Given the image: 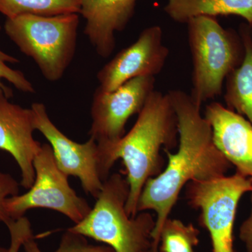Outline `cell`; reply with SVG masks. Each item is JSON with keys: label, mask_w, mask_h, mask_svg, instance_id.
I'll list each match as a JSON object with an SVG mask.
<instances>
[{"label": "cell", "mask_w": 252, "mask_h": 252, "mask_svg": "<svg viewBox=\"0 0 252 252\" xmlns=\"http://www.w3.org/2000/svg\"><path fill=\"white\" fill-rule=\"evenodd\" d=\"M215 145L236 172L252 180V124L219 102L205 107Z\"/></svg>", "instance_id": "obj_12"}, {"label": "cell", "mask_w": 252, "mask_h": 252, "mask_svg": "<svg viewBox=\"0 0 252 252\" xmlns=\"http://www.w3.org/2000/svg\"><path fill=\"white\" fill-rule=\"evenodd\" d=\"M31 109L34 129L49 141L60 170L68 177H77L84 191L97 198L109 177L104 170L97 142L92 137L85 143L69 139L51 122L44 104L36 102Z\"/></svg>", "instance_id": "obj_8"}, {"label": "cell", "mask_w": 252, "mask_h": 252, "mask_svg": "<svg viewBox=\"0 0 252 252\" xmlns=\"http://www.w3.org/2000/svg\"><path fill=\"white\" fill-rule=\"evenodd\" d=\"M245 49L243 62L226 77L224 99L226 107L248 118L252 124V32L241 28Z\"/></svg>", "instance_id": "obj_15"}, {"label": "cell", "mask_w": 252, "mask_h": 252, "mask_svg": "<svg viewBox=\"0 0 252 252\" xmlns=\"http://www.w3.org/2000/svg\"><path fill=\"white\" fill-rule=\"evenodd\" d=\"M138 0H82L80 14L85 18L84 34L100 57L115 49V33L125 29Z\"/></svg>", "instance_id": "obj_13"}, {"label": "cell", "mask_w": 252, "mask_h": 252, "mask_svg": "<svg viewBox=\"0 0 252 252\" xmlns=\"http://www.w3.org/2000/svg\"><path fill=\"white\" fill-rule=\"evenodd\" d=\"M251 212L250 216L242 223L240 228V240L245 245L247 252H252V193L251 195Z\"/></svg>", "instance_id": "obj_22"}, {"label": "cell", "mask_w": 252, "mask_h": 252, "mask_svg": "<svg viewBox=\"0 0 252 252\" xmlns=\"http://www.w3.org/2000/svg\"><path fill=\"white\" fill-rule=\"evenodd\" d=\"M168 56V48L162 42V28H145L133 44L119 51L99 71V88L112 91L135 78L155 77L163 69Z\"/></svg>", "instance_id": "obj_10"}, {"label": "cell", "mask_w": 252, "mask_h": 252, "mask_svg": "<svg viewBox=\"0 0 252 252\" xmlns=\"http://www.w3.org/2000/svg\"><path fill=\"white\" fill-rule=\"evenodd\" d=\"M12 93L6 86L0 87V150L14 158L21 170V185L29 189L34 183V159L41 147L34 140L35 130L31 109L9 100Z\"/></svg>", "instance_id": "obj_11"}, {"label": "cell", "mask_w": 252, "mask_h": 252, "mask_svg": "<svg viewBox=\"0 0 252 252\" xmlns=\"http://www.w3.org/2000/svg\"><path fill=\"white\" fill-rule=\"evenodd\" d=\"M82 0H0V13L12 18L22 14L54 16L80 14Z\"/></svg>", "instance_id": "obj_16"}, {"label": "cell", "mask_w": 252, "mask_h": 252, "mask_svg": "<svg viewBox=\"0 0 252 252\" xmlns=\"http://www.w3.org/2000/svg\"><path fill=\"white\" fill-rule=\"evenodd\" d=\"M128 195V183L122 174L109 175L89 215L68 229L104 243L115 252H159L152 239L156 220L145 211L129 216L126 210Z\"/></svg>", "instance_id": "obj_3"}, {"label": "cell", "mask_w": 252, "mask_h": 252, "mask_svg": "<svg viewBox=\"0 0 252 252\" xmlns=\"http://www.w3.org/2000/svg\"><path fill=\"white\" fill-rule=\"evenodd\" d=\"M252 193V180L238 172L186 185V198L200 211L199 223L211 238L212 252H234L233 228L240 199Z\"/></svg>", "instance_id": "obj_6"}, {"label": "cell", "mask_w": 252, "mask_h": 252, "mask_svg": "<svg viewBox=\"0 0 252 252\" xmlns=\"http://www.w3.org/2000/svg\"><path fill=\"white\" fill-rule=\"evenodd\" d=\"M164 11L173 21L188 23L200 16H240L252 26V0H167Z\"/></svg>", "instance_id": "obj_14"}, {"label": "cell", "mask_w": 252, "mask_h": 252, "mask_svg": "<svg viewBox=\"0 0 252 252\" xmlns=\"http://www.w3.org/2000/svg\"><path fill=\"white\" fill-rule=\"evenodd\" d=\"M178 126L175 109L168 94L154 91L138 114L135 125L120 140L99 145L102 164L107 174L122 159L126 169L129 195L126 210L130 217L138 214L137 204L147 181L164 170L160 150L178 146Z\"/></svg>", "instance_id": "obj_2"}, {"label": "cell", "mask_w": 252, "mask_h": 252, "mask_svg": "<svg viewBox=\"0 0 252 252\" xmlns=\"http://www.w3.org/2000/svg\"><path fill=\"white\" fill-rule=\"evenodd\" d=\"M35 179L26 193L6 199L5 210L11 220L24 217L32 209L54 210L74 224L84 220L91 207L69 185L68 176L60 170L49 144H41L34 159Z\"/></svg>", "instance_id": "obj_7"}, {"label": "cell", "mask_w": 252, "mask_h": 252, "mask_svg": "<svg viewBox=\"0 0 252 252\" xmlns=\"http://www.w3.org/2000/svg\"><path fill=\"white\" fill-rule=\"evenodd\" d=\"M193 61L190 97L201 107L222 94L223 81L240 66L245 56L243 41L225 30L215 17L200 16L188 23Z\"/></svg>", "instance_id": "obj_5"}, {"label": "cell", "mask_w": 252, "mask_h": 252, "mask_svg": "<svg viewBox=\"0 0 252 252\" xmlns=\"http://www.w3.org/2000/svg\"><path fill=\"white\" fill-rule=\"evenodd\" d=\"M199 233L191 223L187 225L182 220L167 218L159 236L160 252H195Z\"/></svg>", "instance_id": "obj_17"}, {"label": "cell", "mask_w": 252, "mask_h": 252, "mask_svg": "<svg viewBox=\"0 0 252 252\" xmlns=\"http://www.w3.org/2000/svg\"><path fill=\"white\" fill-rule=\"evenodd\" d=\"M26 252H43L34 240V235L23 243ZM54 252H115L107 245H94L89 244L84 235L67 229L61 238L57 250Z\"/></svg>", "instance_id": "obj_18"}, {"label": "cell", "mask_w": 252, "mask_h": 252, "mask_svg": "<svg viewBox=\"0 0 252 252\" xmlns=\"http://www.w3.org/2000/svg\"><path fill=\"white\" fill-rule=\"evenodd\" d=\"M1 29L0 26V31ZM17 63H19V60L0 50V87L5 86L1 81V79H5L12 84L18 90L30 94L34 93L32 84L28 80L24 74L21 71L9 67L7 64V63L14 64Z\"/></svg>", "instance_id": "obj_19"}, {"label": "cell", "mask_w": 252, "mask_h": 252, "mask_svg": "<svg viewBox=\"0 0 252 252\" xmlns=\"http://www.w3.org/2000/svg\"><path fill=\"white\" fill-rule=\"evenodd\" d=\"M9 250L8 248H3V247L0 246V252H8Z\"/></svg>", "instance_id": "obj_23"}, {"label": "cell", "mask_w": 252, "mask_h": 252, "mask_svg": "<svg viewBox=\"0 0 252 252\" xmlns=\"http://www.w3.org/2000/svg\"><path fill=\"white\" fill-rule=\"evenodd\" d=\"M167 94L177 114L178 149L174 154L163 149L168 158L166 167L147 181L137 204V212L152 210L157 215L152 239L157 250L162 224L182 189L192 181L223 177L233 166L215 145L211 126L190 94L181 90Z\"/></svg>", "instance_id": "obj_1"}, {"label": "cell", "mask_w": 252, "mask_h": 252, "mask_svg": "<svg viewBox=\"0 0 252 252\" xmlns=\"http://www.w3.org/2000/svg\"><path fill=\"white\" fill-rule=\"evenodd\" d=\"M10 234V245L8 252H19L23 243L33 235L31 223L26 217L9 222L7 225Z\"/></svg>", "instance_id": "obj_20"}, {"label": "cell", "mask_w": 252, "mask_h": 252, "mask_svg": "<svg viewBox=\"0 0 252 252\" xmlns=\"http://www.w3.org/2000/svg\"><path fill=\"white\" fill-rule=\"evenodd\" d=\"M155 77H141L127 81L112 91L97 88L91 105L89 135L99 145L112 144L125 135L128 119L138 114L154 91Z\"/></svg>", "instance_id": "obj_9"}, {"label": "cell", "mask_w": 252, "mask_h": 252, "mask_svg": "<svg viewBox=\"0 0 252 252\" xmlns=\"http://www.w3.org/2000/svg\"><path fill=\"white\" fill-rule=\"evenodd\" d=\"M20 185L12 175L0 171V221L6 225L12 220L5 210V202L10 197L18 195Z\"/></svg>", "instance_id": "obj_21"}, {"label": "cell", "mask_w": 252, "mask_h": 252, "mask_svg": "<svg viewBox=\"0 0 252 252\" xmlns=\"http://www.w3.org/2000/svg\"><path fill=\"white\" fill-rule=\"evenodd\" d=\"M79 24V14H27L6 18L4 30L21 52L34 60L44 78L54 82L72 62Z\"/></svg>", "instance_id": "obj_4"}]
</instances>
